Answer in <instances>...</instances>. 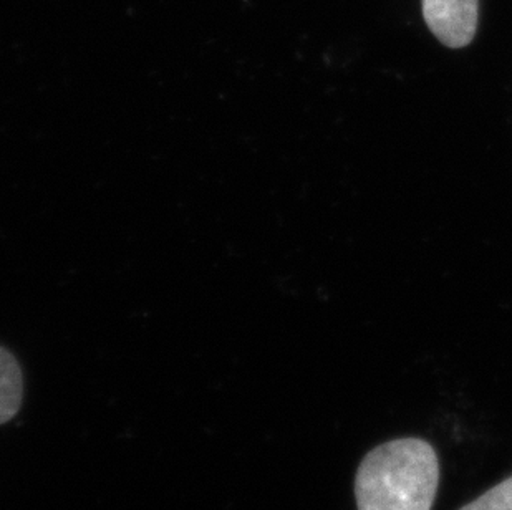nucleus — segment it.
Returning <instances> with one entry per match:
<instances>
[{"mask_svg": "<svg viewBox=\"0 0 512 510\" xmlns=\"http://www.w3.org/2000/svg\"><path fill=\"white\" fill-rule=\"evenodd\" d=\"M24 398V378L14 355L0 347V424L19 413Z\"/></svg>", "mask_w": 512, "mask_h": 510, "instance_id": "3", "label": "nucleus"}, {"mask_svg": "<svg viewBox=\"0 0 512 510\" xmlns=\"http://www.w3.org/2000/svg\"><path fill=\"white\" fill-rule=\"evenodd\" d=\"M431 34L450 49H463L478 30V0H421Z\"/></svg>", "mask_w": 512, "mask_h": 510, "instance_id": "2", "label": "nucleus"}, {"mask_svg": "<svg viewBox=\"0 0 512 510\" xmlns=\"http://www.w3.org/2000/svg\"><path fill=\"white\" fill-rule=\"evenodd\" d=\"M458 510H512V476Z\"/></svg>", "mask_w": 512, "mask_h": 510, "instance_id": "4", "label": "nucleus"}, {"mask_svg": "<svg viewBox=\"0 0 512 510\" xmlns=\"http://www.w3.org/2000/svg\"><path fill=\"white\" fill-rule=\"evenodd\" d=\"M440 486L436 449L421 438H398L365 454L355 474L357 510H431Z\"/></svg>", "mask_w": 512, "mask_h": 510, "instance_id": "1", "label": "nucleus"}]
</instances>
